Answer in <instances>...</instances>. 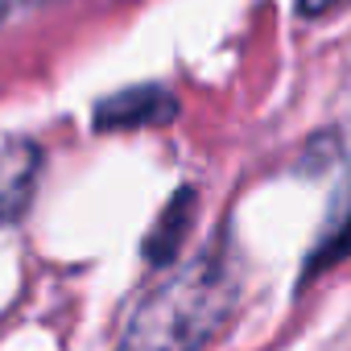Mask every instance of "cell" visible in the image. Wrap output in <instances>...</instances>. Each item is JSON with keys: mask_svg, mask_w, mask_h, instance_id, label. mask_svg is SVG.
<instances>
[{"mask_svg": "<svg viewBox=\"0 0 351 351\" xmlns=\"http://www.w3.org/2000/svg\"><path fill=\"white\" fill-rule=\"evenodd\" d=\"M240 306V269L228 244H211L191 265L157 281L124 322L116 351H203Z\"/></svg>", "mask_w": 351, "mask_h": 351, "instance_id": "cell-1", "label": "cell"}, {"mask_svg": "<svg viewBox=\"0 0 351 351\" xmlns=\"http://www.w3.org/2000/svg\"><path fill=\"white\" fill-rule=\"evenodd\" d=\"M95 128L99 132H136V128H161L178 120V95L161 83H136L116 95H104L95 104Z\"/></svg>", "mask_w": 351, "mask_h": 351, "instance_id": "cell-2", "label": "cell"}, {"mask_svg": "<svg viewBox=\"0 0 351 351\" xmlns=\"http://www.w3.org/2000/svg\"><path fill=\"white\" fill-rule=\"evenodd\" d=\"M38 173H42V149L29 136L0 141V228L17 223L38 191Z\"/></svg>", "mask_w": 351, "mask_h": 351, "instance_id": "cell-3", "label": "cell"}, {"mask_svg": "<svg viewBox=\"0 0 351 351\" xmlns=\"http://www.w3.org/2000/svg\"><path fill=\"white\" fill-rule=\"evenodd\" d=\"M195 211H199V195L191 186L173 191V199L161 207V215L153 219V228L145 236V248H141L153 269H169L178 261V252H182V244H186V236L195 228Z\"/></svg>", "mask_w": 351, "mask_h": 351, "instance_id": "cell-4", "label": "cell"}, {"mask_svg": "<svg viewBox=\"0 0 351 351\" xmlns=\"http://www.w3.org/2000/svg\"><path fill=\"white\" fill-rule=\"evenodd\" d=\"M347 256H351V191H347V195L335 203V211L326 215L322 236L314 240V248H310V256H306L302 285H306V281H314V277H318V273H326V269H339Z\"/></svg>", "mask_w": 351, "mask_h": 351, "instance_id": "cell-5", "label": "cell"}, {"mask_svg": "<svg viewBox=\"0 0 351 351\" xmlns=\"http://www.w3.org/2000/svg\"><path fill=\"white\" fill-rule=\"evenodd\" d=\"M343 5H347V0H298V13L306 21H318V17H326V13H335Z\"/></svg>", "mask_w": 351, "mask_h": 351, "instance_id": "cell-6", "label": "cell"}, {"mask_svg": "<svg viewBox=\"0 0 351 351\" xmlns=\"http://www.w3.org/2000/svg\"><path fill=\"white\" fill-rule=\"evenodd\" d=\"M5 5H9V0H0V17H5Z\"/></svg>", "mask_w": 351, "mask_h": 351, "instance_id": "cell-7", "label": "cell"}, {"mask_svg": "<svg viewBox=\"0 0 351 351\" xmlns=\"http://www.w3.org/2000/svg\"><path fill=\"white\" fill-rule=\"evenodd\" d=\"M29 5H46V0H29Z\"/></svg>", "mask_w": 351, "mask_h": 351, "instance_id": "cell-8", "label": "cell"}]
</instances>
